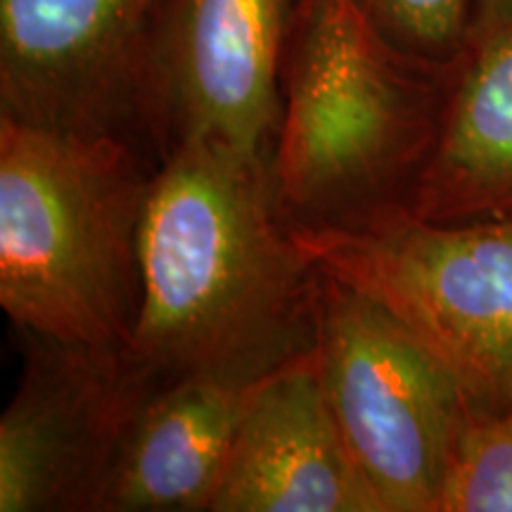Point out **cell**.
I'll use <instances>...</instances> for the list:
<instances>
[{
	"label": "cell",
	"mask_w": 512,
	"mask_h": 512,
	"mask_svg": "<svg viewBox=\"0 0 512 512\" xmlns=\"http://www.w3.org/2000/svg\"><path fill=\"white\" fill-rule=\"evenodd\" d=\"M0 418V512H98L138 413L164 387L126 347L24 335Z\"/></svg>",
	"instance_id": "obj_6"
},
{
	"label": "cell",
	"mask_w": 512,
	"mask_h": 512,
	"mask_svg": "<svg viewBox=\"0 0 512 512\" xmlns=\"http://www.w3.org/2000/svg\"><path fill=\"white\" fill-rule=\"evenodd\" d=\"M396 48L448 64L460 55L475 22V0H351Z\"/></svg>",
	"instance_id": "obj_13"
},
{
	"label": "cell",
	"mask_w": 512,
	"mask_h": 512,
	"mask_svg": "<svg viewBox=\"0 0 512 512\" xmlns=\"http://www.w3.org/2000/svg\"><path fill=\"white\" fill-rule=\"evenodd\" d=\"M268 375L166 382L133 422L98 512H211L249 403Z\"/></svg>",
	"instance_id": "obj_10"
},
{
	"label": "cell",
	"mask_w": 512,
	"mask_h": 512,
	"mask_svg": "<svg viewBox=\"0 0 512 512\" xmlns=\"http://www.w3.org/2000/svg\"><path fill=\"white\" fill-rule=\"evenodd\" d=\"M411 211L434 223L512 221V15L472 24L453 60L444 126Z\"/></svg>",
	"instance_id": "obj_11"
},
{
	"label": "cell",
	"mask_w": 512,
	"mask_h": 512,
	"mask_svg": "<svg viewBox=\"0 0 512 512\" xmlns=\"http://www.w3.org/2000/svg\"><path fill=\"white\" fill-rule=\"evenodd\" d=\"M157 0H0V114L117 136L157 159L150 48Z\"/></svg>",
	"instance_id": "obj_7"
},
{
	"label": "cell",
	"mask_w": 512,
	"mask_h": 512,
	"mask_svg": "<svg viewBox=\"0 0 512 512\" xmlns=\"http://www.w3.org/2000/svg\"><path fill=\"white\" fill-rule=\"evenodd\" d=\"M126 351L159 382L273 373L313 349L318 266L280 211L268 157L190 140L159 162Z\"/></svg>",
	"instance_id": "obj_1"
},
{
	"label": "cell",
	"mask_w": 512,
	"mask_h": 512,
	"mask_svg": "<svg viewBox=\"0 0 512 512\" xmlns=\"http://www.w3.org/2000/svg\"><path fill=\"white\" fill-rule=\"evenodd\" d=\"M512 15V0H475V22H491Z\"/></svg>",
	"instance_id": "obj_14"
},
{
	"label": "cell",
	"mask_w": 512,
	"mask_h": 512,
	"mask_svg": "<svg viewBox=\"0 0 512 512\" xmlns=\"http://www.w3.org/2000/svg\"><path fill=\"white\" fill-rule=\"evenodd\" d=\"M297 0H157L150 48L157 159L190 140L271 157Z\"/></svg>",
	"instance_id": "obj_8"
},
{
	"label": "cell",
	"mask_w": 512,
	"mask_h": 512,
	"mask_svg": "<svg viewBox=\"0 0 512 512\" xmlns=\"http://www.w3.org/2000/svg\"><path fill=\"white\" fill-rule=\"evenodd\" d=\"M313 354L382 512H441L470 413L444 363L387 306L320 268Z\"/></svg>",
	"instance_id": "obj_5"
},
{
	"label": "cell",
	"mask_w": 512,
	"mask_h": 512,
	"mask_svg": "<svg viewBox=\"0 0 512 512\" xmlns=\"http://www.w3.org/2000/svg\"><path fill=\"white\" fill-rule=\"evenodd\" d=\"M320 271L387 306L444 363L472 413L512 406V221L403 209L358 228H297Z\"/></svg>",
	"instance_id": "obj_4"
},
{
	"label": "cell",
	"mask_w": 512,
	"mask_h": 512,
	"mask_svg": "<svg viewBox=\"0 0 512 512\" xmlns=\"http://www.w3.org/2000/svg\"><path fill=\"white\" fill-rule=\"evenodd\" d=\"M451 64L396 48L351 0H297L268 157L290 226L358 228L411 211L444 126Z\"/></svg>",
	"instance_id": "obj_2"
},
{
	"label": "cell",
	"mask_w": 512,
	"mask_h": 512,
	"mask_svg": "<svg viewBox=\"0 0 512 512\" xmlns=\"http://www.w3.org/2000/svg\"><path fill=\"white\" fill-rule=\"evenodd\" d=\"M211 512H382L339 430L313 349L256 389Z\"/></svg>",
	"instance_id": "obj_9"
},
{
	"label": "cell",
	"mask_w": 512,
	"mask_h": 512,
	"mask_svg": "<svg viewBox=\"0 0 512 512\" xmlns=\"http://www.w3.org/2000/svg\"><path fill=\"white\" fill-rule=\"evenodd\" d=\"M441 512H512V406L467 413Z\"/></svg>",
	"instance_id": "obj_12"
},
{
	"label": "cell",
	"mask_w": 512,
	"mask_h": 512,
	"mask_svg": "<svg viewBox=\"0 0 512 512\" xmlns=\"http://www.w3.org/2000/svg\"><path fill=\"white\" fill-rule=\"evenodd\" d=\"M152 159L126 138L0 114V306L22 335L126 347Z\"/></svg>",
	"instance_id": "obj_3"
}]
</instances>
